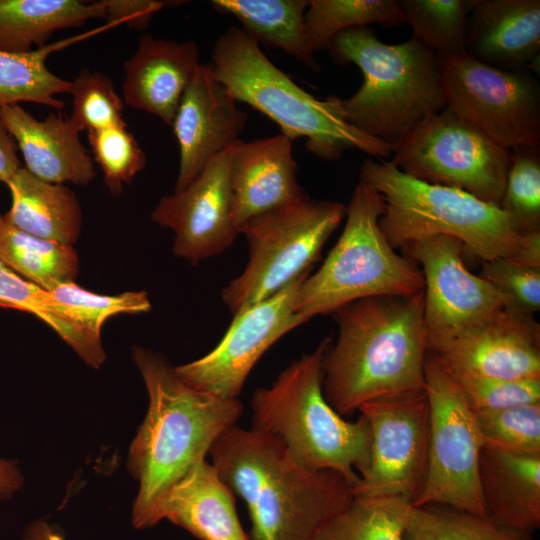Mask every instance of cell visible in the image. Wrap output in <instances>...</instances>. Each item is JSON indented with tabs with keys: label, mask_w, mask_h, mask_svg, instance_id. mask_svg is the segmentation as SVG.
Listing matches in <instances>:
<instances>
[{
	"label": "cell",
	"mask_w": 540,
	"mask_h": 540,
	"mask_svg": "<svg viewBox=\"0 0 540 540\" xmlns=\"http://www.w3.org/2000/svg\"><path fill=\"white\" fill-rule=\"evenodd\" d=\"M0 307L33 314L52 328L89 366L99 368L106 355L98 340L64 314L49 291L25 280L0 259Z\"/></svg>",
	"instance_id": "cell-30"
},
{
	"label": "cell",
	"mask_w": 540,
	"mask_h": 540,
	"mask_svg": "<svg viewBox=\"0 0 540 540\" xmlns=\"http://www.w3.org/2000/svg\"><path fill=\"white\" fill-rule=\"evenodd\" d=\"M310 272L240 313L205 356L173 367L189 386L223 398H238L258 360L282 336L307 322L295 309L298 289Z\"/></svg>",
	"instance_id": "cell-14"
},
{
	"label": "cell",
	"mask_w": 540,
	"mask_h": 540,
	"mask_svg": "<svg viewBox=\"0 0 540 540\" xmlns=\"http://www.w3.org/2000/svg\"><path fill=\"white\" fill-rule=\"evenodd\" d=\"M403 540H532L488 516H479L442 505L411 508Z\"/></svg>",
	"instance_id": "cell-34"
},
{
	"label": "cell",
	"mask_w": 540,
	"mask_h": 540,
	"mask_svg": "<svg viewBox=\"0 0 540 540\" xmlns=\"http://www.w3.org/2000/svg\"><path fill=\"white\" fill-rule=\"evenodd\" d=\"M24 540H64L59 534L51 532L46 526L40 525L28 530Z\"/></svg>",
	"instance_id": "cell-45"
},
{
	"label": "cell",
	"mask_w": 540,
	"mask_h": 540,
	"mask_svg": "<svg viewBox=\"0 0 540 540\" xmlns=\"http://www.w3.org/2000/svg\"><path fill=\"white\" fill-rule=\"evenodd\" d=\"M465 45L466 54L480 62L538 75L540 1L475 0Z\"/></svg>",
	"instance_id": "cell-20"
},
{
	"label": "cell",
	"mask_w": 540,
	"mask_h": 540,
	"mask_svg": "<svg viewBox=\"0 0 540 540\" xmlns=\"http://www.w3.org/2000/svg\"><path fill=\"white\" fill-rule=\"evenodd\" d=\"M49 292L68 319L98 340H101V329L107 319L118 314L145 313L151 309L145 291L103 295L82 288L72 281Z\"/></svg>",
	"instance_id": "cell-35"
},
{
	"label": "cell",
	"mask_w": 540,
	"mask_h": 540,
	"mask_svg": "<svg viewBox=\"0 0 540 540\" xmlns=\"http://www.w3.org/2000/svg\"><path fill=\"white\" fill-rule=\"evenodd\" d=\"M209 454L221 479L247 506L250 540H312L354 496V486L341 474L306 469L278 440L236 424Z\"/></svg>",
	"instance_id": "cell-3"
},
{
	"label": "cell",
	"mask_w": 540,
	"mask_h": 540,
	"mask_svg": "<svg viewBox=\"0 0 540 540\" xmlns=\"http://www.w3.org/2000/svg\"><path fill=\"white\" fill-rule=\"evenodd\" d=\"M211 5L234 16L259 46L280 49L311 70L321 69L305 34L309 0H214Z\"/></svg>",
	"instance_id": "cell-27"
},
{
	"label": "cell",
	"mask_w": 540,
	"mask_h": 540,
	"mask_svg": "<svg viewBox=\"0 0 540 540\" xmlns=\"http://www.w3.org/2000/svg\"><path fill=\"white\" fill-rule=\"evenodd\" d=\"M479 482L486 514L494 522L527 535L540 527V456L484 444Z\"/></svg>",
	"instance_id": "cell-24"
},
{
	"label": "cell",
	"mask_w": 540,
	"mask_h": 540,
	"mask_svg": "<svg viewBox=\"0 0 540 540\" xmlns=\"http://www.w3.org/2000/svg\"><path fill=\"white\" fill-rule=\"evenodd\" d=\"M21 167L17 145L0 120V181L7 184Z\"/></svg>",
	"instance_id": "cell-43"
},
{
	"label": "cell",
	"mask_w": 540,
	"mask_h": 540,
	"mask_svg": "<svg viewBox=\"0 0 540 540\" xmlns=\"http://www.w3.org/2000/svg\"><path fill=\"white\" fill-rule=\"evenodd\" d=\"M199 65L195 42L142 35L135 53L124 63V103L171 126Z\"/></svg>",
	"instance_id": "cell-21"
},
{
	"label": "cell",
	"mask_w": 540,
	"mask_h": 540,
	"mask_svg": "<svg viewBox=\"0 0 540 540\" xmlns=\"http://www.w3.org/2000/svg\"><path fill=\"white\" fill-rule=\"evenodd\" d=\"M391 157L414 178L463 190L500 207L511 150L446 106L411 131Z\"/></svg>",
	"instance_id": "cell-10"
},
{
	"label": "cell",
	"mask_w": 540,
	"mask_h": 540,
	"mask_svg": "<svg viewBox=\"0 0 540 540\" xmlns=\"http://www.w3.org/2000/svg\"><path fill=\"white\" fill-rule=\"evenodd\" d=\"M0 120L19 148L25 169L55 184L86 185L96 176L94 160L68 117L35 118L19 104L0 106Z\"/></svg>",
	"instance_id": "cell-22"
},
{
	"label": "cell",
	"mask_w": 540,
	"mask_h": 540,
	"mask_svg": "<svg viewBox=\"0 0 540 540\" xmlns=\"http://www.w3.org/2000/svg\"><path fill=\"white\" fill-rule=\"evenodd\" d=\"M358 411L371 433L369 462L353 494L414 503L427 471L430 410L426 390L375 399Z\"/></svg>",
	"instance_id": "cell-13"
},
{
	"label": "cell",
	"mask_w": 540,
	"mask_h": 540,
	"mask_svg": "<svg viewBox=\"0 0 540 540\" xmlns=\"http://www.w3.org/2000/svg\"><path fill=\"white\" fill-rule=\"evenodd\" d=\"M507 305L487 318L428 336V352L450 371L506 379L540 378V326Z\"/></svg>",
	"instance_id": "cell-15"
},
{
	"label": "cell",
	"mask_w": 540,
	"mask_h": 540,
	"mask_svg": "<svg viewBox=\"0 0 540 540\" xmlns=\"http://www.w3.org/2000/svg\"><path fill=\"white\" fill-rule=\"evenodd\" d=\"M11 206L4 219L33 236L72 245L78 240L82 213L67 186L43 181L21 167L6 184Z\"/></svg>",
	"instance_id": "cell-25"
},
{
	"label": "cell",
	"mask_w": 540,
	"mask_h": 540,
	"mask_svg": "<svg viewBox=\"0 0 540 540\" xmlns=\"http://www.w3.org/2000/svg\"><path fill=\"white\" fill-rule=\"evenodd\" d=\"M0 259L30 283L52 291L75 281L79 259L72 245L61 244L26 233L0 215Z\"/></svg>",
	"instance_id": "cell-29"
},
{
	"label": "cell",
	"mask_w": 540,
	"mask_h": 540,
	"mask_svg": "<svg viewBox=\"0 0 540 540\" xmlns=\"http://www.w3.org/2000/svg\"><path fill=\"white\" fill-rule=\"evenodd\" d=\"M381 195L359 181L346 206L345 226L320 268L301 283L296 312L309 321L353 301L424 290L419 266L390 245L379 220Z\"/></svg>",
	"instance_id": "cell-8"
},
{
	"label": "cell",
	"mask_w": 540,
	"mask_h": 540,
	"mask_svg": "<svg viewBox=\"0 0 540 540\" xmlns=\"http://www.w3.org/2000/svg\"><path fill=\"white\" fill-rule=\"evenodd\" d=\"M403 249L423 274L428 336L470 326L511 304L507 295L466 268L458 239L431 236Z\"/></svg>",
	"instance_id": "cell-17"
},
{
	"label": "cell",
	"mask_w": 540,
	"mask_h": 540,
	"mask_svg": "<svg viewBox=\"0 0 540 540\" xmlns=\"http://www.w3.org/2000/svg\"><path fill=\"white\" fill-rule=\"evenodd\" d=\"M500 208L520 234L540 231V147L511 149Z\"/></svg>",
	"instance_id": "cell-36"
},
{
	"label": "cell",
	"mask_w": 540,
	"mask_h": 540,
	"mask_svg": "<svg viewBox=\"0 0 540 540\" xmlns=\"http://www.w3.org/2000/svg\"><path fill=\"white\" fill-rule=\"evenodd\" d=\"M411 508V502L400 497L354 495L312 540H403Z\"/></svg>",
	"instance_id": "cell-31"
},
{
	"label": "cell",
	"mask_w": 540,
	"mask_h": 540,
	"mask_svg": "<svg viewBox=\"0 0 540 540\" xmlns=\"http://www.w3.org/2000/svg\"><path fill=\"white\" fill-rule=\"evenodd\" d=\"M345 216L343 204L307 195L246 222L239 234L249 245L248 263L222 290L233 316L310 272Z\"/></svg>",
	"instance_id": "cell-9"
},
{
	"label": "cell",
	"mask_w": 540,
	"mask_h": 540,
	"mask_svg": "<svg viewBox=\"0 0 540 540\" xmlns=\"http://www.w3.org/2000/svg\"><path fill=\"white\" fill-rule=\"evenodd\" d=\"M447 370L474 412L540 402V378L506 379Z\"/></svg>",
	"instance_id": "cell-40"
},
{
	"label": "cell",
	"mask_w": 540,
	"mask_h": 540,
	"mask_svg": "<svg viewBox=\"0 0 540 540\" xmlns=\"http://www.w3.org/2000/svg\"><path fill=\"white\" fill-rule=\"evenodd\" d=\"M133 360L147 390L148 409L128 453V469L139 485L131 520L135 528L146 529L158 501L206 460L216 440L241 417L243 405L239 398L189 386L152 350L135 348Z\"/></svg>",
	"instance_id": "cell-2"
},
{
	"label": "cell",
	"mask_w": 540,
	"mask_h": 540,
	"mask_svg": "<svg viewBox=\"0 0 540 540\" xmlns=\"http://www.w3.org/2000/svg\"><path fill=\"white\" fill-rule=\"evenodd\" d=\"M232 145L184 190L162 197L151 214L152 222L174 233L173 253L191 264L223 253L239 235L233 216Z\"/></svg>",
	"instance_id": "cell-16"
},
{
	"label": "cell",
	"mask_w": 540,
	"mask_h": 540,
	"mask_svg": "<svg viewBox=\"0 0 540 540\" xmlns=\"http://www.w3.org/2000/svg\"><path fill=\"white\" fill-rule=\"evenodd\" d=\"M247 119V114L214 76L210 64H200L171 125L179 145L174 193L184 190L213 157L239 139Z\"/></svg>",
	"instance_id": "cell-18"
},
{
	"label": "cell",
	"mask_w": 540,
	"mask_h": 540,
	"mask_svg": "<svg viewBox=\"0 0 540 540\" xmlns=\"http://www.w3.org/2000/svg\"><path fill=\"white\" fill-rule=\"evenodd\" d=\"M359 181L381 195L379 224L394 249L444 235L458 239L464 253L482 262L508 259L540 266V231L520 234L496 205L454 187L421 181L391 160L365 159Z\"/></svg>",
	"instance_id": "cell-4"
},
{
	"label": "cell",
	"mask_w": 540,
	"mask_h": 540,
	"mask_svg": "<svg viewBox=\"0 0 540 540\" xmlns=\"http://www.w3.org/2000/svg\"><path fill=\"white\" fill-rule=\"evenodd\" d=\"M70 94L73 101L69 119L79 132L127 126L123 99L103 73L83 68L71 81Z\"/></svg>",
	"instance_id": "cell-37"
},
{
	"label": "cell",
	"mask_w": 540,
	"mask_h": 540,
	"mask_svg": "<svg viewBox=\"0 0 540 540\" xmlns=\"http://www.w3.org/2000/svg\"><path fill=\"white\" fill-rule=\"evenodd\" d=\"M106 18L103 1L0 0V50L26 53L46 45L56 31Z\"/></svg>",
	"instance_id": "cell-26"
},
{
	"label": "cell",
	"mask_w": 540,
	"mask_h": 540,
	"mask_svg": "<svg viewBox=\"0 0 540 540\" xmlns=\"http://www.w3.org/2000/svg\"><path fill=\"white\" fill-rule=\"evenodd\" d=\"M210 66L237 102L270 118L292 141L305 138L306 149L321 159L336 160L351 149L392 156L390 144L346 121L339 97L319 100L302 89L240 27L231 26L216 39Z\"/></svg>",
	"instance_id": "cell-7"
},
{
	"label": "cell",
	"mask_w": 540,
	"mask_h": 540,
	"mask_svg": "<svg viewBox=\"0 0 540 540\" xmlns=\"http://www.w3.org/2000/svg\"><path fill=\"white\" fill-rule=\"evenodd\" d=\"M502 293L511 305L534 314L540 309V267L496 259L482 262V276Z\"/></svg>",
	"instance_id": "cell-41"
},
{
	"label": "cell",
	"mask_w": 540,
	"mask_h": 540,
	"mask_svg": "<svg viewBox=\"0 0 540 540\" xmlns=\"http://www.w3.org/2000/svg\"><path fill=\"white\" fill-rule=\"evenodd\" d=\"M113 27L114 24L107 23L93 31L46 44L26 53L0 50V106L31 102L62 109L64 103L57 95L70 93L71 81L52 73L46 65V59L55 51Z\"/></svg>",
	"instance_id": "cell-28"
},
{
	"label": "cell",
	"mask_w": 540,
	"mask_h": 540,
	"mask_svg": "<svg viewBox=\"0 0 540 540\" xmlns=\"http://www.w3.org/2000/svg\"><path fill=\"white\" fill-rule=\"evenodd\" d=\"M475 0L399 1L412 39L438 58L466 54L467 19Z\"/></svg>",
	"instance_id": "cell-33"
},
{
	"label": "cell",
	"mask_w": 540,
	"mask_h": 540,
	"mask_svg": "<svg viewBox=\"0 0 540 540\" xmlns=\"http://www.w3.org/2000/svg\"><path fill=\"white\" fill-rule=\"evenodd\" d=\"M181 2V1H179ZM173 1L160 0H103L108 23L126 24L132 29H145L154 15Z\"/></svg>",
	"instance_id": "cell-42"
},
{
	"label": "cell",
	"mask_w": 540,
	"mask_h": 540,
	"mask_svg": "<svg viewBox=\"0 0 540 540\" xmlns=\"http://www.w3.org/2000/svg\"><path fill=\"white\" fill-rule=\"evenodd\" d=\"M23 482L17 463L0 457V498H10L23 486Z\"/></svg>",
	"instance_id": "cell-44"
},
{
	"label": "cell",
	"mask_w": 540,
	"mask_h": 540,
	"mask_svg": "<svg viewBox=\"0 0 540 540\" xmlns=\"http://www.w3.org/2000/svg\"><path fill=\"white\" fill-rule=\"evenodd\" d=\"M325 338L311 353L293 361L269 387L251 399V429L278 440L306 469L331 470L353 486L366 469L371 446L367 420L346 421L323 393Z\"/></svg>",
	"instance_id": "cell-6"
},
{
	"label": "cell",
	"mask_w": 540,
	"mask_h": 540,
	"mask_svg": "<svg viewBox=\"0 0 540 540\" xmlns=\"http://www.w3.org/2000/svg\"><path fill=\"white\" fill-rule=\"evenodd\" d=\"M430 410L428 463L413 507L442 505L487 516L479 482L483 438L474 412L447 368L430 352L425 359Z\"/></svg>",
	"instance_id": "cell-11"
},
{
	"label": "cell",
	"mask_w": 540,
	"mask_h": 540,
	"mask_svg": "<svg viewBox=\"0 0 540 540\" xmlns=\"http://www.w3.org/2000/svg\"><path fill=\"white\" fill-rule=\"evenodd\" d=\"M332 314L339 329L325 352L323 393L338 414L425 389L424 290L359 299Z\"/></svg>",
	"instance_id": "cell-1"
},
{
	"label": "cell",
	"mask_w": 540,
	"mask_h": 540,
	"mask_svg": "<svg viewBox=\"0 0 540 540\" xmlns=\"http://www.w3.org/2000/svg\"><path fill=\"white\" fill-rule=\"evenodd\" d=\"M92 158L101 168L104 182L113 194L145 167V154L127 126L87 132Z\"/></svg>",
	"instance_id": "cell-39"
},
{
	"label": "cell",
	"mask_w": 540,
	"mask_h": 540,
	"mask_svg": "<svg viewBox=\"0 0 540 540\" xmlns=\"http://www.w3.org/2000/svg\"><path fill=\"white\" fill-rule=\"evenodd\" d=\"M305 34L315 53L327 50L341 31L369 24L386 28L405 24L397 0H309L304 16Z\"/></svg>",
	"instance_id": "cell-32"
},
{
	"label": "cell",
	"mask_w": 540,
	"mask_h": 540,
	"mask_svg": "<svg viewBox=\"0 0 540 540\" xmlns=\"http://www.w3.org/2000/svg\"><path fill=\"white\" fill-rule=\"evenodd\" d=\"M446 105L501 146L540 147V84L469 55L439 58Z\"/></svg>",
	"instance_id": "cell-12"
},
{
	"label": "cell",
	"mask_w": 540,
	"mask_h": 540,
	"mask_svg": "<svg viewBox=\"0 0 540 540\" xmlns=\"http://www.w3.org/2000/svg\"><path fill=\"white\" fill-rule=\"evenodd\" d=\"M234 495L212 463L203 460L158 501L147 528L168 520L199 540H250Z\"/></svg>",
	"instance_id": "cell-23"
},
{
	"label": "cell",
	"mask_w": 540,
	"mask_h": 540,
	"mask_svg": "<svg viewBox=\"0 0 540 540\" xmlns=\"http://www.w3.org/2000/svg\"><path fill=\"white\" fill-rule=\"evenodd\" d=\"M474 416L484 444L512 453L540 456V402L476 411Z\"/></svg>",
	"instance_id": "cell-38"
},
{
	"label": "cell",
	"mask_w": 540,
	"mask_h": 540,
	"mask_svg": "<svg viewBox=\"0 0 540 540\" xmlns=\"http://www.w3.org/2000/svg\"><path fill=\"white\" fill-rule=\"evenodd\" d=\"M339 65H356L363 76L341 111L355 128L393 148L446 105L438 56L412 38L387 44L368 26L336 34L327 48Z\"/></svg>",
	"instance_id": "cell-5"
},
{
	"label": "cell",
	"mask_w": 540,
	"mask_h": 540,
	"mask_svg": "<svg viewBox=\"0 0 540 540\" xmlns=\"http://www.w3.org/2000/svg\"><path fill=\"white\" fill-rule=\"evenodd\" d=\"M292 144L281 133L233 143L230 176L239 231L249 220L307 196L298 183Z\"/></svg>",
	"instance_id": "cell-19"
}]
</instances>
